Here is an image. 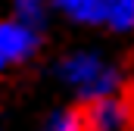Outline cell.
I'll use <instances>...</instances> for the list:
<instances>
[{
  "label": "cell",
  "mask_w": 134,
  "mask_h": 131,
  "mask_svg": "<svg viewBox=\"0 0 134 131\" xmlns=\"http://www.w3.org/2000/svg\"><path fill=\"white\" fill-rule=\"evenodd\" d=\"M128 109L109 97H91L66 109L53 131H109Z\"/></svg>",
  "instance_id": "obj_1"
},
{
  "label": "cell",
  "mask_w": 134,
  "mask_h": 131,
  "mask_svg": "<svg viewBox=\"0 0 134 131\" xmlns=\"http://www.w3.org/2000/svg\"><path fill=\"white\" fill-rule=\"evenodd\" d=\"M31 50V34L19 25H0V63H13Z\"/></svg>",
  "instance_id": "obj_2"
},
{
  "label": "cell",
  "mask_w": 134,
  "mask_h": 131,
  "mask_svg": "<svg viewBox=\"0 0 134 131\" xmlns=\"http://www.w3.org/2000/svg\"><path fill=\"white\" fill-rule=\"evenodd\" d=\"M100 3H103V16L115 28L134 25V0H100Z\"/></svg>",
  "instance_id": "obj_3"
},
{
  "label": "cell",
  "mask_w": 134,
  "mask_h": 131,
  "mask_svg": "<svg viewBox=\"0 0 134 131\" xmlns=\"http://www.w3.org/2000/svg\"><path fill=\"white\" fill-rule=\"evenodd\" d=\"M59 6L69 9L72 16H78V19H87V22L106 19V16H103V3H100V0H59Z\"/></svg>",
  "instance_id": "obj_4"
}]
</instances>
